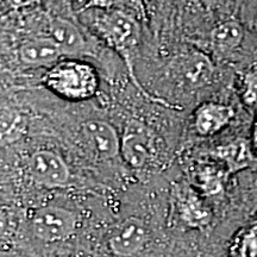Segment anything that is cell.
<instances>
[{"instance_id":"obj_5","label":"cell","mask_w":257,"mask_h":257,"mask_svg":"<svg viewBox=\"0 0 257 257\" xmlns=\"http://www.w3.org/2000/svg\"><path fill=\"white\" fill-rule=\"evenodd\" d=\"M28 172L31 179L44 187H63L68 184L70 172L67 163L56 153L40 150L28 160Z\"/></svg>"},{"instance_id":"obj_16","label":"cell","mask_w":257,"mask_h":257,"mask_svg":"<svg viewBox=\"0 0 257 257\" xmlns=\"http://www.w3.org/2000/svg\"><path fill=\"white\" fill-rule=\"evenodd\" d=\"M240 257H257V224L243 234L239 243Z\"/></svg>"},{"instance_id":"obj_1","label":"cell","mask_w":257,"mask_h":257,"mask_svg":"<svg viewBox=\"0 0 257 257\" xmlns=\"http://www.w3.org/2000/svg\"><path fill=\"white\" fill-rule=\"evenodd\" d=\"M95 27L100 32L101 37L106 41V43L110 44L123 57L127 66L131 80L143 95H146L152 101L159 102V104L167 106V107L178 108L176 105L170 104L165 99L159 98V96H155L147 92L135 76L133 57L135 50L138 46V42H140L141 31L140 25H138L137 21L133 16L119 11V10H110V11L101 12L100 16L96 18Z\"/></svg>"},{"instance_id":"obj_13","label":"cell","mask_w":257,"mask_h":257,"mask_svg":"<svg viewBox=\"0 0 257 257\" xmlns=\"http://www.w3.org/2000/svg\"><path fill=\"white\" fill-rule=\"evenodd\" d=\"M213 155L224 162L225 167L230 173L245 169L252 165L253 157L248 143L243 140L231 142L226 146L218 147L213 152Z\"/></svg>"},{"instance_id":"obj_11","label":"cell","mask_w":257,"mask_h":257,"mask_svg":"<svg viewBox=\"0 0 257 257\" xmlns=\"http://www.w3.org/2000/svg\"><path fill=\"white\" fill-rule=\"evenodd\" d=\"M178 211L184 223L193 229L202 230L210 225L212 213L200 198L191 188L184 187L178 191Z\"/></svg>"},{"instance_id":"obj_12","label":"cell","mask_w":257,"mask_h":257,"mask_svg":"<svg viewBox=\"0 0 257 257\" xmlns=\"http://www.w3.org/2000/svg\"><path fill=\"white\" fill-rule=\"evenodd\" d=\"M18 55L22 62L28 66L53 67L57 63L62 53L55 42L48 36L24 42L19 48Z\"/></svg>"},{"instance_id":"obj_10","label":"cell","mask_w":257,"mask_h":257,"mask_svg":"<svg viewBox=\"0 0 257 257\" xmlns=\"http://www.w3.org/2000/svg\"><path fill=\"white\" fill-rule=\"evenodd\" d=\"M234 112L230 106L218 102H205L194 114V126L200 136H212L219 133L232 120Z\"/></svg>"},{"instance_id":"obj_18","label":"cell","mask_w":257,"mask_h":257,"mask_svg":"<svg viewBox=\"0 0 257 257\" xmlns=\"http://www.w3.org/2000/svg\"><path fill=\"white\" fill-rule=\"evenodd\" d=\"M252 140H253V146L257 149V121L255 124V127H253V133H252Z\"/></svg>"},{"instance_id":"obj_15","label":"cell","mask_w":257,"mask_h":257,"mask_svg":"<svg viewBox=\"0 0 257 257\" xmlns=\"http://www.w3.org/2000/svg\"><path fill=\"white\" fill-rule=\"evenodd\" d=\"M195 184L206 195H214L223 191L224 174L213 166H201L194 173Z\"/></svg>"},{"instance_id":"obj_14","label":"cell","mask_w":257,"mask_h":257,"mask_svg":"<svg viewBox=\"0 0 257 257\" xmlns=\"http://www.w3.org/2000/svg\"><path fill=\"white\" fill-rule=\"evenodd\" d=\"M244 37L243 29L234 21H227L217 25L211 32V44L219 54H229L237 49Z\"/></svg>"},{"instance_id":"obj_7","label":"cell","mask_w":257,"mask_h":257,"mask_svg":"<svg viewBox=\"0 0 257 257\" xmlns=\"http://www.w3.org/2000/svg\"><path fill=\"white\" fill-rule=\"evenodd\" d=\"M147 242V226L140 218L131 217L115 227L108 239V246L115 256L133 257L142 251Z\"/></svg>"},{"instance_id":"obj_8","label":"cell","mask_w":257,"mask_h":257,"mask_svg":"<svg viewBox=\"0 0 257 257\" xmlns=\"http://www.w3.org/2000/svg\"><path fill=\"white\" fill-rule=\"evenodd\" d=\"M49 37L60 48L62 55H87L91 46L82 31L64 18H55L49 24Z\"/></svg>"},{"instance_id":"obj_17","label":"cell","mask_w":257,"mask_h":257,"mask_svg":"<svg viewBox=\"0 0 257 257\" xmlns=\"http://www.w3.org/2000/svg\"><path fill=\"white\" fill-rule=\"evenodd\" d=\"M244 99L249 105H253L257 102V80H249L248 86H246L245 93H244Z\"/></svg>"},{"instance_id":"obj_4","label":"cell","mask_w":257,"mask_h":257,"mask_svg":"<svg viewBox=\"0 0 257 257\" xmlns=\"http://www.w3.org/2000/svg\"><path fill=\"white\" fill-rule=\"evenodd\" d=\"M170 75L182 87L197 89L212 80L214 67L210 57L200 51H187L175 56L169 66Z\"/></svg>"},{"instance_id":"obj_9","label":"cell","mask_w":257,"mask_h":257,"mask_svg":"<svg viewBox=\"0 0 257 257\" xmlns=\"http://www.w3.org/2000/svg\"><path fill=\"white\" fill-rule=\"evenodd\" d=\"M82 133L100 157L113 159L120 154V138L111 124L102 120H88L83 123Z\"/></svg>"},{"instance_id":"obj_6","label":"cell","mask_w":257,"mask_h":257,"mask_svg":"<svg viewBox=\"0 0 257 257\" xmlns=\"http://www.w3.org/2000/svg\"><path fill=\"white\" fill-rule=\"evenodd\" d=\"M153 152V141L149 130L141 123L133 120L126 124L120 138V155L133 168H143Z\"/></svg>"},{"instance_id":"obj_2","label":"cell","mask_w":257,"mask_h":257,"mask_svg":"<svg viewBox=\"0 0 257 257\" xmlns=\"http://www.w3.org/2000/svg\"><path fill=\"white\" fill-rule=\"evenodd\" d=\"M43 81L54 93L69 100H85L94 95L98 89L94 69L79 61H61L54 64Z\"/></svg>"},{"instance_id":"obj_3","label":"cell","mask_w":257,"mask_h":257,"mask_svg":"<svg viewBox=\"0 0 257 257\" xmlns=\"http://www.w3.org/2000/svg\"><path fill=\"white\" fill-rule=\"evenodd\" d=\"M78 214L60 206L37 208L30 218V229L34 236L46 243L69 239L78 230Z\"/></svg>"}]
</instances>
